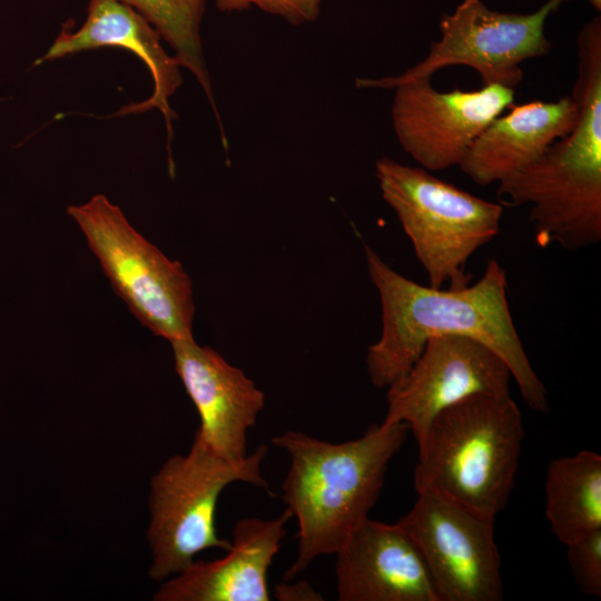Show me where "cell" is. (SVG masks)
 <instances>
[{"mask_svg":"<svg viewBox=\"0 0 601 601\" xmlns=\"http://www.w3.org/2000/svg\"><path fill=\"white\" fill-rule=\"evenodd\" d=\"M132 7L159 32L175 51L180 67L197 79L219 119L211 81L203 53L200 24L206 0H121Z\"/></svg>","mask_w":601,"mask_h":601,"instance_id":"obj_18","label":"cell"},{"mask_svg":"<svg viewBox=\"0 0 601 601\" xmlns=\"http://www.w3.org/2000/svg\"><path fill=\"white\" fill-rule=\"evenodd\" d=\"M573 128L536 160L499 183L505 205L530 206V221L541 246L570 250L601 240V73H578L571 95Z\"/></svg>","mask_w":601,"mask_h":601,"instance_id":"obj_4","label":"cell"},{"mask_svg":"<svg viewBox=\"0 0 601 601\" xmlns=\"http://www.w3.org/2000/svg\"><path fill=\"white\" fill-rule=\"evenodd\" d=\"M335 555L338 601H440L421 552L398 523L365 519Z\"/></svg>","mask_w":601,"mask_h":601,"instance_id":"obj_13","label":"cell"},{"mask_svg":"<svg viewBox=\"0 0 601 601\" xmlns=\"http://www.w3.org/2000/svg\"><path fill=\"white\" fill-rule=\"evenodd\" d=\"M508 110L481 131L459 164L480 186L500 183L536 160L577 120L571 96L512 105Z\"/></svg>","mask_w":601,"mask_h":601,"instance_id":"obj_16","label":"cell"},{"mask_svg":"<svg viewBox=\"0 0 601 601\" xmlns=\"http://www.w3.org/2000/svg\"><path fill=\"white\" fill-rule=\"evenodd\" d=\"M67 214L115 293L145 327L170 343L194 338L193 283L179 262L147 240L102 194L68 206Z\"/></svg>","mask_w":601,"mask_h":601,"instance_id":"obj_7","label":"cell"},{"mask_svg":"<svg viewBox=\"0 0 601 601\" xmlns=\"http://www.w3.org/2000/svg\"><path fill=\"white\" fill-rule=\"evenodd\" d=\"M175 370L195 404V439L228 460L247 453V435L265 406V394L245 373L194 338L170 343Z\"/></svg>","mask_w":601,"mask_h":601,"instance_id":"obj_12","label":"cell"},{"mask_svg":"<svg viewBox=\"0 0 601 601\" xmlns=\"http://www.w3.org/2000/svg\"><path fill=\"white\" fill-rule=\"evenodd\" d=\"M370 278L382 307V333L366 353L371 383L387 388L414 364L427 339L460 334L477 339L509 366L520 393L536 412L549 410L546 390L534 372L516 332L508 302L504 268L492 258L473 285L434 288L391 268L365 245Z\"/></svg>","mask_w":601,"mask_h":601,"instance_id":"obj_1","label":"cell"},{"mask_svg":"<svg viewBox=\"0 0 601 601\" xmlns=\"http://www.w3.org/2000/svg\"><path fill=\"white\" fill-rule=\"evenodd\" d=\"M511 371L472 337L442 334L427 339L411 368L387 387L382 423H405L418 442L444 408L476 394H508Z\"/></svg>","mask_w":601,"mask_h":601,"instance_id":"obj_10","label":"cell"},{"mask_svg":"<svg viewBox=\"0 0 601 601\" xmlns=\"http://www.w3.org/2000/svg\"><path fill=\"white\" fill-rule=\"evenodd\" d=\"M569 0H548L539 10L520 14L491 10L482 0H463L440 20L441 38L428 55L398 76L357 78L358 88L393 89L417 79H431L439 70L465 66L480 76L482 86L515 88L523 80L521 63L546 55L552 43L545 36L548 18Z\"/></svg>","mask_w":601,"mask_h":601,"instance_id":"obj_8","label":"cell"},{"mask_svg":"<svg viewBox=\"0 0 601 601\" xmlns=\"http://www.w3.org/2000/svg\"><path fill=\"white\" fill-rule=\"evenodd\" d=\"M568 562L578 589L601 597V529L566 545Z\"/></svg>","mask_w":601,"mask_h":601,"instance_id":"obj_19","label":"cell"},{"mask_svg":"<svg viewBox=\"0 0 601 601\" xmlns=\"http://www.w3.org/2000/svg\"><path fill=\"white\" fill-rule=\"evenodd\" d=\"M397 523L421 552L440 601L503 599L494 518L426 491Z\"/></svg>","mask_w":601,"mask_h":601,"instance_id":"obj_9","label":"cell"},{"mask_svg":"<svg viewBox=\"0 0 601 601\" xmlns=\"http://www.w3.org/2000/svg\"><path fill=\"white\" fill-rule=\"evenodd\" d=\"M375 171L382 197L412 242L428 286H466V264L500 233L502 206L385 156Z\"/></svg>","mask_w":601,"mask_h":601,"instance_id":"obj_5","label":"cell"},{"mask_svg":"<svg viewBox=\"0 0 601 601\" xmlns=\"http://www.w3.org/2000/svg\"><path fill=\"white\" fill-rule=\"evenodd\" d=\"M268 446L260 444L242 460L225 459L194 439L186 455L169 457L151 479V521L148 541L152 552L149 575L164 580L188 568L197 553L230 541L217 535L215 512L224 489L244 482L275 495L262 475Z\"/></svg>","mask_w":601,"mask_h":601,"instance_id":"obj_6","label":"cell"},{"mask_svg":"<svg viewBox=\"0 0 601 601\" xmlns=\"http://www.w3.org/2000/svg\"><path fill=\"white\" fill-rule=\"evenodd\" d=\"M216 7L227 13L256 7L259 10L280 17L290 24L313 22L321 12L323 0H214Z\"/></svg>","mask_w":601,"mask_h":601,"instance_id":"obj_20","label":"cell"},{"mask_svg":"<svg viewBox=\"0 0 601 601\" xmlns=\"http://www.w3.org/2000/svg\"><path fill=\"white\" fill-rule=\"evenodd\" d=\"M545 516L568 545L601 529V456L580 451L549 463L544 483Z\"/></svg>","mask_w":601,"mask_h":601,"instance_id":"obj_17","label":"cell"},{"mask_svg":"<svg viewBox=\"0 0 601 601\" xmlns=\"http://www.w3.org/2000/svg\"><path fill=\"white\" fill-rule=\"evenodd\" d=\"M161 40L148 20L121 0H89L82 26L71 31L66 23L37 63L104 47H119L134 52L149 69L154 89L146 100L126 105L115 115L126 116L158 109L165 117L169 146L175 117L169 99L181 86L183 78L179 62L166 52Z\"/></svg>","mask_w":601,"mask_h":601,"instance_id":"obj_14","label":"cell"},{"mask_svg":"<svg viewBox=\"0 0 601 601\" xmlns=\"http://www.w3.org/2000/svg\"><path fill=\"white\" fill-rule=\"evenodd\" d=\"M392 124L402 148L426 170L459 166L481 131L514 102L501 85L477 90L439 91L431 79L394 87Z\"/></svg>","mask_w":601,"mask_h":601,"instance_id":"obj_11","label":"cell"},{"mask_svg":"<svg viewBox=\"0 0 601 601\" xmlns=\"http://www.w3.org/2000/svg\"><path fill=\"white\" fill-rule=\"evenodd\" d=\"M275 597L283 601L323 600L322 595L305 581L277 584Z\"/></svg>","mask_w":601,"mask_h":601,"instance_id":"obj_21","label":"cell"},{"mask_svg":"<svg viewBox=\"0 0 601 601\" xmlns=\"http://www.w3.org/2000/svg\"><path fill=\"white\" fill-rule=\"evenodd\" d=\"M523 439L510 393L469 396L441 411L417 442L415 490L495 519L514 486Z\"/></svg>","mask_w":601,"mask_h":601,"instance_id":"obj_3","label":"cell"},{"mask_svg":"<svg viewBox=\"0 0 601 601\" xmlns=\"http://www.w3.org/2000/svg\"><path fill=\"white\" fill-rule=\"evenodd\" d=\"M290 512L270 520L244 518L233 529L230 548L211 561L193 562L167 580L156 601H268V570L286 535Z\"/></svg>","mask_w":601,"mask_h":601,"instance_id":"obj_15","label":"cell"},{"mask_svg":"<svg viewBox=\"0 0 601 601\" xmlns=\"http://www.w3.org/2000/svg\"><path fill=\"white\" fill-rule=\"evenodd\" d=\"M589 2L592 4V7L595 10L600 11V9H601V0H589Z\"/></svg>","mask_w":601,"mask_h":601,"instance_id":"obj_22","label":"cell"},{"mask_svg":"<svg viewBox=\"0 0 601 601\" xmlns=\"http://www.w3.org/2000/svg\"><path fill=\"white\" fill-rule=\"evenodd\" d=\"M410 432L405 423L373 424L357 439L332 443L299 431L272 437L289 467L283 501L297 521V554L284 579L293 580L315 559L335 554L375 505L387 466Z\"/></svg>","mask_w":601,"mask_h":601,"instance_id":"obj_2","label":"cell"}]
</instances>
